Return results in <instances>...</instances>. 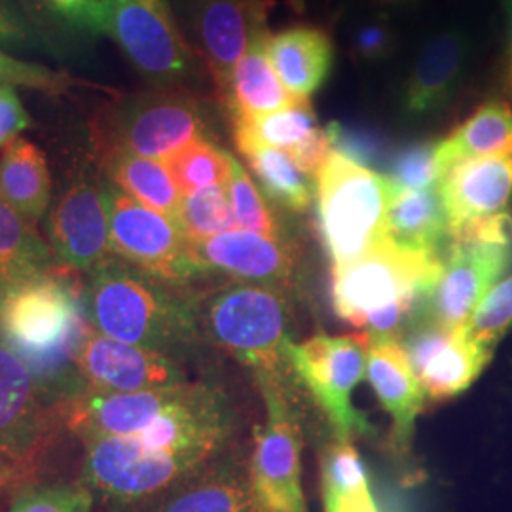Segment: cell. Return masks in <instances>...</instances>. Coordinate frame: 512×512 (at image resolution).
<instances>
[{
  "mask_svg": "<svg viewBox=\"0 0 512 512\" xmlns=\"http://www.w3.org/2000/svg\"><path fill=\"white\" fill-rule=\"evenodd\" d=\"M57 272L0 296V338L27 366L42 399L55 406L90 391L76 359L93 329L86 296Z\"/></svg>",
  "mask_w": 512,
  "mask_h": 512,
  "instance_id": "obj_1",
  "label": "cell"
},
{
  "mask_svg": "<svg viewBox=\"0 0 512 512\" xmlns=\"http://www.w3.org/2000/svg\"><path fill=\"white\" fill-rule=\"evenodd\" d=\"M442 266L444 256L406 251L382 239L365 255L332 266L334 310L370 340L397 338L425 310Z\"/></svg>",
  "mask_w": 512,
  "mask_h": 512,
  "instance_id": "obj_2",
  "label": "cell"
},
{
  "mask_svg": "<svg viewBox=\"0 0 512 512\" xmlns=\"http://www.w3.org/2000/svg\"><path fill=\"white\" fill-rule=\"evenodd\" d=\"M86 291L93 329L120 342L169 353L200 336L196 302L175 291L177 285L107 256Z\"/></svg>",
  "mask_w": 512,
  "mask_h": 512,
  "instance_id": "obj_3",
  "label": "cell"
},
{
  "mask_svg": "<svg viewBox=\"0 0 512 512\" xmlns=\"http://www.w3.org/2000/svg\"><path fill=\"white\" fill-rule=\"evenodd\" d=\"M287 289L230 283L196 302L198 325L217 348L253 370L256 382H283L289 366L291 302Z\"/></svg>",
  "mask_w": 512,
  "mask_h": 512,
  "instance_id": "obj_4",
  "label": "cell"
},
{
  "mask_svg": "<svg viewBox=\"0 0 512 512\" xmlns=\"http://www.w3.org/2000/svg\"><path fill=\"white\" fill-rule=\"evenodd\" d=\"M391 192L385 175L332 150L315 175L319 232L332 266L365 255L385 239Z\"/></svg>",
  "mask_w": 512,
  "mask_h": 512,
  "instance_id": "obj_5",
  "label": "cell"
},
{
  "mask_svg": "<svg viewBox=\"0 0 512 512\" xmlns=\"http://www.w3.org/2000/svg\"><path fill=\"white\" fill-rule=\"evenodd\" d=\"M511 268V211L454 230L439 283L425 306L427 321L444 329L465 327L484 296Z\"/></svg>",
  "mask_w": 512,
  "mask_h": 512,
  "instance_id": "obj_6",
  "label": "cell"
},
{
  "mask_svg": "<svg viewBox=\"0 0 512 512\" xmlns=\"http://www.w3.org/2000/svg\"><path fill=\"white\" fill-rule=\"evenodd\" d=\"M207 105L184 86H154L120 97L109 110L112 148L165 162L181 148L209 139Z\"/></svg>",
  "mask_w": 512,
  "mask_h": 512,
  "instance_id": "obj_7",
  "label": "cell"
},
{
  "mask_svg": "<svg viewBox=\"0 0 512 512\" xmlns=\"http://www.w3.org/2000/svg\"><path fill=\"white\" fill-rule=\"evenodd\" d=\"M287 361L329 418L336 440L372 433L368 421L351 403L355 387L366 374L368 336L365 332L353 336L315 334L306 342H291L287 346Z\"/></svg>",
  "mask_w": 512,
  "mask_h": 512,
  "instance_id": "obj_8",
  "label": "cell"
},
{
  "mask_svg": "<svg viewBox=\"0 0 512 512\" xmlns=\"http://www.w3.org/2000/svg\"><path fill=\"white\" fill-rule=\"evenodd\" d=\"M211 459L150 450L135 437L86 440L84 480L93 492L118 505L165 494L198 473Z\"/></svg>",
  "mask_w": 512,
  "mask_h": 512,
  "instance_id": "obj_9",
  "label": "cell"
},
{
  "mask_svg": "<svg viewBox=\"0 0 512 512\" xmlns=\"http://www.w3.org/2000/svg\"><path fill=\"white\" fill-rule=\"evenodd\" d=\"M112 35L152 86H184L200 76L198 54L184 37L171 0H112Z\"/></svg>",
  "mask_w": 512,
  "mask_h": 512,
  "instance_id": "obj_10",
  "label": "cell"
},
{
  "mask_svg": "<svg viewBox=\"0 0 512 512\" xmlns=\"http://www.w3.org/2000/svg\"><path fill=\"white\" fill-rule=\"evenodd\" d=\"M268 420L256 429L249 461L256 512H308L302 490L300 452L304 446L300 423L285 397L283 382H258Z\"/></svg>",
  "mask_w": 512,
  "mask_h": 512,
  "instance_id": "obj_11",
  "label": "cell"
},
{
  "mask_svg": "<svg viewBox=\"0 0 512 512\" xmlns=\"http://www.w3.org/2000/svg\"><path fill=\"white\" fill-rule=\"evenodd\" d=\"M105 196L110 256L177 287L198 277L186 255V239L175 220L135 202L116 184H105Z\"/></svg>",
  "mask_w": 512,
  "mask_h": 512,
  "instance_id": "obj_12",
  "label": "cell"
},
{
  "mask_svg": "<svg viewBox=\"0 0 512 512\" xmlns=\"http://www.w3.org/2000/svg\"><path fill=\"white\" fill-rule=\"evenodd\" d=\"M232 433V412L219 389L184 384L181 393L135 439L150 450L213 459Z\"/></svg>",
  "mask_w": 512,
  "mask_h": 512,
  "instance_id": "obj_13",
  "label": "cell"
},
{
  "mask_svg": "<svg viewBox=\"0 0 512 512\" xmlns=\"http://www.w3.org/2000/svg\"><path fill=\"white\" fill-rule=\"evenodd\" d=\"M175 6L188 29L190 46L202 57L215 82L220 107H224L236 65L249 46L253 18L264 8V2L175 0Z\"/></svg>",
  "mask_w": 512,
  "mask_h": 512,
  "instance_id": "obj_14",
  "label": "cell"
},
{
  "mask_svg": "<svg viewBox=\"0 0 512 512\" xmlns=\"http://www.w3.org/2000/svg\"><path fill=\"white\" fill-rule=\"evenodd\" d=\"M186 255L198 277L222 274L279 289H291L298 266V255L287 239L247 230L186 241Z\"/></svg>",
  "mask_w": 512,
  "mask_h": 512,
  "instance_id": "obj_15",
  "label": "cell"
},
{
  "mask_svg": "<svg viewBox=\"0 0 512 512\" xmlns=\"http://www.w3.org/2000/svg\"><path fill=\"white\" fill-rule=\"evenodd\" d=\"M404 351L425 397L444 401L469 389L490 363L494 351L482 348L467 334V325L444 329L421 321L404 336Z\"/></svg>",
  "mask_w": 512,
  "mask_h": 512,
  "instance_id": "obj_16",
  "label": "cell"
},
{
  "mask_svg": "<svg viewBox=\"0 0 512 512\" xmlns=\"http://www.w3.org/2000/svg\"><path fill=\"white\" fill-rule=\"evenodd\" d=\"M90 391L137 393L186 384L183 368L164 351L114 340L92 329L76 359Z\"/></svg>",
  "mask_w": 512,
  "mask_h": 512,
  "instance_id": "obj_17",
  "label": "cell"
},
{
  "mask_svg": "<svg viewBox=\"0 0 512 512\" xmlns=\"http://www.w3.org/2000/svg\"><path fill=\"white\" fill-rule=\"evenodd\" d=\"M48 238L61 266L92 272L109 255L105 184L80 177L61 194L48 219Z\"/></svg>",
  "mask_w": 512,
  "mask_h": 512,
  "instance_id": "obj_18",
  "label": "cell"
},
{
  "mask_svg": "<svg viewBox=\"0 0 512 512\" xmlns=\"http://www.w3.org/2000/svg\"><path fill=\"white\" fill-rule=\"evenodd\" d=\"M18 355L0 338V454L37 467L54 420Z\"/></svg>",
  "mask_w": 512,
  "mask_h": 512,
  "instance_id": "obj_19",
  "label": "cell"
},
{
  "mask_svg": "<svg viewBox=\"0 0 512 512\" xmlns=\"http://www.w3.org/2000/svg\"><path fill=\"white\" fill-rule=\"evenodd\" d=\"M188 384V382H186ZM164 387L137 393L86 391L55 406V416L80 439L137 437L181 393V387Z\"/></svg>",
  "mask_w": 512,
  "mask_h": 512,
  "instance_id": "obj_20",
  "label": "cell"
},
{
  "mask_svg": "<svg viewBox=\"0 0 512 512\" xmlns=\"http://www.w3.org/2000/svg\"><path fill=\"white\" fill-rule=\"evenodd\" d=\"M471 54L473 40L463 29H450L431 38L404 82V116L418 120L446 109L467 76Z\"/></svg>",
  "mask_w": 512,
  "mask_h": 512,
  "instance_id": "obj_21",
  "label": "cell"
},
{
  "mask_svg": "<svg viewBox=\"0 0 512 512\" xmlns=\"http://www.w3.org/2000/svg\"><path fill=\"white\" fill-rule=\"evenodd\" d=\"M450 234L507 211L512 200V156L475 158L454 165L439 183Z\"/></svg>",
  "mask_w": 512,
  "mask_h": 512,
  "instance_id": "obj_22",
  "label": "cell"
},
{
  "mask_svg": "<svg viewBox=\"0 0 512 512\" xmlns=\"http://www.w3.org/2000/svg\"><path fill=\"white\" fill-rule=\"evenodd\" d=\"M366 376L380 403L393 420V446L406 452L425 393L412 370L403 344L397 338H368Z\"/></svg>",
  "mask_w": 512,
  "mask_h": 512,
  "instance_id": "obj_23",
  "label": "cell"
},
{
  "mask_svg": "<svg viewBox=\"0 0 512 512\" xmlns=\"http://www.w3.org/2000/svg\"><path fill=\"white\" fill-rule=\"evenodd\" d=\"M270 29L266 25L264 8L258 10L251 25L249 46L236 65L230 82L226 109L230 120L238 116H262L277 110L289 109L298 101L285 90L279 76L275 74L268 57Z\"/></svg>",
  "mask_w": 512,
  "mask_h": 512,
  "instance_id": "obj_24",
  "label": "cell"
},
{
  "mask_svg": "<svg viewBox=\"0 0 512 512\" xmlns=\"http://www.w3.org/2000/svg\"><path fill=\"white\" fill-rule=\"evenodd\" d=\"M148 512H256L249 463H207L167 490Z\"/></svg>",
  "mask_w": 512,
  "mask_h": 512,
  "instance_id": "obj_25",
  "label": "cell"
},
{
  "mask_svg": "<svg viewBox=\"0 0 512 512\" xmlns=\"http://www.w3.org/2000/svg\"><path fill=\"white\" fill-rule=\"evenodd\" d=\"M268 57L285 90L296 99H310L329 80L334 44L315 25H293L268 38Z\"/></svg>",
  "mask_w": 512,
  "mask_h": 512,
  "instance_id": "obj_26",
  "label": "cell"
},
{
  "mask_svg": "<svg viewBox=\"0 0 512 512\" xmlns=\"http://www.w3.org/2000/svg\"><path fill=\"white\" fill-rule=\"evenodd\" d=\"M385 239L406 251L446 255L450 224L439 186L429 190H399L393 186L385 215Z\"/></svg>",
  "mask_w": 512,
  "mask_h": 512,
  "instance_id": "obj_27",
  "label": "cell"
},
{
  "mask_svg": "<svg viewBox=\"0 0 512 512\" xmlns=\"http://www.w3.org/2000/svg\"><path fill=\"white\" fill-rule=\"evenodd\" d=\"M490 156H512V109L499 99L482 103L463 124L439 141L440 179L459 162Z\"/></svg>",
  "mask_w": 512,
  "mask_h": 512,
  "instance_id": "obj_28",
  "label": "cell"
},
{
  "mask_svg": "<svg viewBox=\"0 0 512 512\" xmlns=\"http://www.w3.org/2000/svg\"><path fill=\"white\" fill-rule=\"evenodd\" d=\"M0 196L35 226L48 211L52 175L46 156L35 143L18 137L2 148Z\"/></svg>",
  "mask_w": 512,
  "mask_h": 512,
  "instance_id": "obj_29",
  "label": "cell"
},
{
  "mask_svg": "<svg viewBox=\"0 0 512 512\" xmlns=\"http://www.w3.org/2000/svg\"><path fill=\"white\" fill-rule=\"evenodd\" d=\"M54 253L37 226L0 196V296L54 270Z\"/></svg>",
  "mask_w": 512,
  "mask_h": 512,
  "instance_id": "obj_30",
  "label": "cell"
},
{
  "mask_svg": "<svg viewBox=\"0 0 512 512\" xmlns=\"http://www.w3.org/2000/svg\"><path fill=\"white\" fill-rule=\"evenodd\" d=\"M107 173L110 183L116 184L135 202L143 203L169 219L177 217L183 194L162 160L139 156L122 148H110Z\"/></svg>",
  "mask_w": 512,
  "mask_h": 512,
  "instance_id": "obj_31",
  "label": "cell"
},
{
  "mask_svg": "<svg viewBox=\"0 0 512 512\" xmlns=\"http://www.w3.org/2000/svg\"><path fill=\"white\" fill-rule=\"evenodd\" d=\"M321 129L310 99H298L293 107L262 116L232 118L238 150L245 147L279 148L293 156Z\"/></svg>",
  "mask_w": 512,
  "mask_h": 512,
  "instance_id": "obj_32",
  "label": "cell"
},
{
  "mask_svg": "<svg viewBox=\"0 0 512 512\" xmlns=\"http://www.w3.org/2000/svg\"><path fill=\"white\" fill-rule=\"evenodd\" d=\"M239 152L270 202L293 213L310 209L313 183L287 152L272 147H245Z\"/></svg>",
  "mask_w": 512,
  "mask_h": 512,
  "instance_id": "obj_33",
  "label": "cell"
},
{
  "mask_svg": "<svg viewBox=\"0 0 512 512\" xmlns=\"http://www.w3.org/2000/svg\"><path fill=\"white\" fill-rule=\"evenodd\" d=\"M232 154L215 145L211 139H200L181 148L165 160L175 184L183 196L205 188L228 184Z\"/></svg>",
  "mask_w": 512,
  "mask_h": 512,
  "instance_id": "obj_34",
  "label": "cell"
},
{
  "mask_svg": "<svg viewBox=\"0 0 512 512\" xmlns=\"http://www.w3.org/2000/svg\"><path fill=\"white\" fill-rule=\"evenodd\" d=\"M175 224L186 241H200L239 230L226 184L183 196Z\"/></svg>",
  "mask_w": 512,
  "mask_h": 512,
  "instance_id": "obj_35",
  "label": "cell"
},
{
  "mask_svg": "<svg viewBox=\"0 0 512 512\" xmlns=\"http://www.w3.org/2000/svg\"><path fill=\"white\" fill-rule=\"evenodd\" d=\"M57 27L86 38L112 35V0H29Z\"/></svg>",
  "mask_w": 512,
  "mask_h": 512,
  "instance_id": "obj_36",
  "label": "cell"
},
{
  "mask_svg": "<svg viewBox=\"0 0 512 512\" xmlns=\"http://www.w3.org/2000/svg\"><path fill=\"white\" fill-rule=\"evenodd\" d=\"M226 188L238 220L239 230L256 232L264 236H281V226L275 219L270 205L256 188L251 175L234 156L230 158V179Z\"/></svg>",
  "mask_w": 512,
  "mask_h": 512,
  "instance_id": "obj_37",
  "label": "cell"
},
{
  "mask_svg": "<svg viewBox=\"0 0 512 512\" xmlns=\"http://www.w3.org/2000/svg\"><path fill=\"white\" fill-rule=\"evenodd\" d=\"M321 490L323 503L370 492L365 465L351 440H336L325 450L321 458Z\"/></svg>",
  "mask_w": 512,
  "mask_h": 512,
  "instance_id": "obj_38",
  "label": "cell"
},
{
  "mask_svg": "<svg viewBox=\"0 0 512 512\" xmlns=\"http://www.w3.org/2000/svg\"><path fill=\"white\" fill-rule=\"evenodd\" d=\"M439 141H421L397 150L385 165V177L399 190H429L439 186Z\"/></svg>",
  "mask_w": 512,
  "mask_h": 512,
  "instance_id": "obj_39",
  "label": "cell"
},
{
  "mask_svg": "<svg viewBox=\"0 0 512 512\" xmlns=\"http://www.w3.org/2000/svg\"><path fill=\"white\" fill-rule=\"evenodd\" d=\"M512 329V275L501 279L467 323V334L482 348L492 349Z\"/></svg>",
  "mask_w": 512,
  "mask_h": 512,
  "instance_id": "obj_40",
  "label": "cell"
},
{
  "mask_svg": "<svg viewBox=\"0 0 512 512\" xmlns=\"http://www.w3.org/2000/svg\"><path fill=\"white\" fill-rule=\"evenodd\" d=\"M0 50L4 52H50L29 0H0Z\"/></svg>",
  "mask_w": 512,
  "mask_h": 512,
  "instance_id": "obj_41",
  "label": "cell"
},
{
  "mask_svg": "<svg viewBox=\"0 0 512 512\" xmlns=\"http://www.w3.org/2000/svg\"><path fill=\"white\" fill-rule=\"evenodd\" d=\"M325 129L332 150L340 152L355 164L372 169L378 165H387L391 158L384 137L372 129L344 122H330Z\"/></svg>",
  "mask_w": 512,
  "mask_h": 512,
  "instance_id": "obj_42",
  "label": "cell"
},
{
  "mask_svg": "<svg viewBox=\"0 0 512 512\" xmlns=\"http://www.w3.org/2000/svg\"><path fill=\"white\" fill-rule=\"evenodd\" d=\"M0 84L37 92L63 93L73 84V80L67 74L54 71L46 65L23 61L10 52L0 50Z\"/></svg>",
  "mask_w": 512,
  "mask_h": 512,
  "instance_id": "obj_43",
  "label": "cell"
},
{
  "mask_svg": "<svg viewBox=\"0 0 512 512\" xmlns=\"http://www.w3.org/2000/svg\"><path fill=\"white\" fill-rule=\"evenodd\" d=\"M93 497L82 486L29 488L18 495L10 512H92Z\"/></svg>",
  "mask_w": 512,
  "mask_h": 512,
  "instance_id": "obj_44",
  "label": "cell"
},
{
  "mask_svg": "<svg viewBox=\"0 0 512 512\" xmlns=\"http://www.w3.org/2000/svg\"><path fill=\"white\" fill-rule=\"evenodd\" d=\"M351 54L366 65L382 63L397 48V35L385 18H372L357 25L351 33Z\"/></svg>",
  "mask_w": 512,
  "mask_h": 512,
  "instance_id": "obj_45",
  "label": "cell"
},
{
  "mask_svg": "<svg viewBox=\"0 0 512 512\" xmlns=\"http://www.w3.org/2000/svg\"><path fill=\"white\" fill-rule=\"evenodd\" d=\"M33 120L19 99L16 86L0 84V148L6 147L19 133L31 128Z\"/></svg>",
  "mask_w": 512,
  "mask_h": 512,
  "instance_id": "obj_46",
  "label": "cell"
},
{
  "mask_svg": "<svg viewBox=\"0 0 512 512\" xmlns=\"http://www.w3.org/2000/svg\"><path fill=\"white\" fill-rule=\"evenodd\" d=\"M35 473H37V467L0 454V492L10 490V488H19V486L31 482Z\"/></svg>",
  "mask_w": 512,
  "mask_h": 512,
  "instance_id": "obj_47",
  "label": "cell"
},
{
  "mask_svg": "<svg viewBox=\"0 0 512 512\" xmlns=\"http://www.w3.org/2000/svg\"><path fill=\"white\" fill-rule=\"evenodd\" d=\"M325 512H378L372 494L346 495L325 503Z\"/></svg>",
  "mask_w": 512,
  "mask_h": 512,
  "instance_id": "obj_48",
  "label": "cell"
},
{
  "mask_svg": "<svg viewBox=\"0 0 512 512\" xmlns=\"http://www.w3.org/2000/svg\"><path fill=\"white\" fill-rule=\"evenodd\" d=\"M366 2L385 10H404V8H412L420 0H366Z\"/></svg>",
  "mask_w": 512,
  "mask_h": 512,
  "instance_id": "obj_49",
  "label": "cell"
},
{
  "mask_svg": "<svg viewBox=\"0 0 512 512\" xmlns=\"http://www.w3.org/2000/svg\"><path fill=\"white\" fill-rule=\"evenodd\" d=\"M505 14H507V37H509V54L512 57V0H503Z\"/></svg>",
  "mask_w": 512,
  "mask_h": 512,
  "instance_id": "obj_50",
  "label": "cell"
},
{
  "mask_svg": "<svg viewBox=\"0 0 512 512\" xmlns=\"http://www.w3.org/2000/svg\"><path fill=\"white\" fill-rule=\"evenodd\" d=\"M507 88L512 95V57L509 59V69H507Z\"/></svg>",
  "mask_w": 512,
  "mask_h": 512,
  "instance_id": "obj_51",
  "label": "cell"
}]
</instances>
